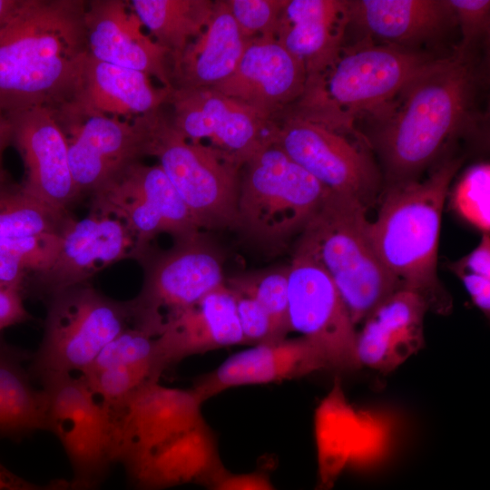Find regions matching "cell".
<instances>
[{"label":"cell","mask_w":490,"mask_h":490,"mask_svg":"<svg viewBox=\"0 0 490 490\" xmlns=\"http://www.w3.org/2000/svg\"><path fill=\"white\" fill-rule=\"evenodd\" d=\"M475 52L456 47L436 58L369 118L366 140L389 184L416 180L473 120L482 76Z\"/></svg>","instance_id":"cell-1"},{"label":"cell","mask_w":490,"mask_h":490,"mask_svg":"<svg viewBox=\"0 0 490 490\" xmlns=\"http://www.w3.org/2000/svg\"><path fill=\"white\" fill-rule=\"evenodd\" d=\"M86 2L21 0L0 29L1 113L71 103L89 55Z\"/></svg>","instance_id":"cell-2"},{"label":"cell","mask_w":490,"mask_h":490,"mask_svg":"<svg viewBox=\"0 0 490 490\" xmlns=\"http://www.w3.org/2000/svg\"><path fill=\"white\" fill-rule=\"evenodd\" d=\"M461 162L446 159L423 181L389 184L370 221L376 251L399 289L416 292L441 314L451 309L436 270L442 212Z\"/></svg>","instance_id":"cell-3"},{"label":"cell","mask_w":490,"mask_h":490,"mask_svg":"<svg viewBox=\"0 0 490 490\" xmlns=\"http://www.w3.org/2000/svg\"><path fill=\"white\" fill-rule=\"evenodd\" d=\"M437 57L366 38L343 44L322 73L307 78L301 97L286 112L358 137L355 121L382 110Z\"/></svg>","instance_id":"cell-4"},{"label":"cell","mask_w":490,"mask_h":490,"mask_svg":"<svg viewBox=\"0 0 490 490\" xmlns=\"http://www.w3.org/2000/svg\"><path fill=\"white\" fill-rule=\"evenodd\" d=\"M299 237L337 286L355 326L399 289L376 251L367 207L358 199L329 191Z\"/></svg>","instance_id":"cell-5"},{"label":"cell","mask_w":490,"mask_h":490,"mask_svg":"<svg viewBox=\"0 0 490 490\" xmlns=\"http://www.w3.org/2000/svg\"><path fill=\"white\" fill-rule=\"evenodd\" d=\"M242 168L237 230L264 247L301 234L329 191L274 143Z\"/></svg>","instance_id":"cell-6"},{"label":"cell","mask_w":490,"mask_h":490,"mask_svg":"<svg viewBox=\"0 0 490 490\" xmlns=\"http://www.w3.org/2000/svg\"><path fill=\"white\" fill-rule=\"evenodd\" d=\"M142 119L144 155L159 160L200 228L237 230L240 168L221 151L184 138L160 109Z\"/></svg>","instance_id":"cell-7"},{"label":"cell","mask_w":490,"mask_h":490,"mask_svg":"<svg viewBox=\"0 0 490 490\" xmlns=\"http://www.w3.org/2000/svg\"><path fill=\"white\" fill-rule=\"evenodd\" d=\"M132 325L128 301L112 299L90 284L47 299L44 331L28 371L40 384L81 373L116 336Z\"/></svg>","instance_id":"cell-8"},{"label":"cell","mask_w":490,"mask_h":490,"mask_svg":"<svg viewBox=\"0 0 490 490\" xmlns=\"http://www.w3.org/2000/svg\"><path fill=\"white\" fill-rule=\"evenodd\" d=\"M47 402V429L70 462L72 487L99 490L114 464L112 418L79 374L41 384Z\"/></svg>","instance_id":"cell-9"},{"label":"cell","mask_w":490,"mask_h":490,"mask_svg":"<svg viewBox=\"0 0 490 490\" xmlns=\"http://www.w3.org/2000/svg\"><path fill=\"white\" fill-rule=\"evenodd\" d=\"M290 331L313 343L329 369L361 367L357 355V330L332 279L315 255L298 241L288 266Z\"/></svg>","instance_id":"cell-10"},{"label":"cell","mask_w":490,"mask_h":490,"mask_svg":"<svg viewBox=\"0 0 490 490\" xmlns=\"http://www.w3.org/2000/svg\"><path fill=\"white\" fill-rule=\"evenodd\" d=\"M144 279L139 294L129 300L132 325L158 336L171 316L193 305L225 282L220 255L201 235L178 240L170 250L141 258Z\"/></svg>","instance_id":"cell-11"},{"label":"cell","mask_w":490,"mask_h":490,"mask_svg":"<svg viewBox=\"0 0 490 490\" xmlns=\"http://www.w3.org/2000/svg\"><path fill=\"white\" fill-rule=\"evenodd\" d=\"M273 143L329 191L352 196L367 208L376 200L377 166L347 133L284 112L277 119Z\"/></svg>","instance_id":"cell-12"},{"label":"cell","mask_w":490,"mask_h":490,"mask_svg":"<svg viewBox=\"0 0 490 490\" xmlns=\"http://www.w3.org/2000/svg\"><path fill=\"white\" fill-rule=\"evenodd\" d=\"M172 122L187 140L209 139L240 169L273 143L277 120L211 88L171 89Z\"/></svg>","instance_id":"cell-13"},{"label":"cell","mask_w":490,"mask_h":490,"mask_svg":"<svg viewBox=\"0 0 490 490\" xmlns=\"http://www.w3.org/2000/svg\"><path fill=\"white\" fill-rule=\"evenodd\" d=\"M191 388L150 382L113 409V457L123 467L183 434L203 418Z\"/></svg>","instance_id":"cell-14"},{"label":"cell","mask_w":490,"mask_h":490,"mask_svg":"<svg viewBox=\"0 0 490 490\" xmlns=\"http://www.w3.org/2000/svg\"><path fill=\"white\" fill-rule=\"evenodd\" d=\"M61 235L58 254L49 269L28 278L32 289L46 299L88 283L105 268L122 260H138L137 243L118 218L90 208L83 219L70 216Z\"/></svg>","instance_id":"cell-15"},{"label":"cell","mask_w":490,"mask_h":490,"mask_svg":"<svg viewBox=\"0 0 490 490\" xmlns=\"http://www.w3.org/2000/svg\"><path fill=\"white\" fill-rule=\"evenodd\" d=\"M56 118L67 140L70 170L79 195L93 193L144 156L142 116L133 120L99 114Z\"/></svg>","instance_id":"cell-16"},{"label":"cell","mask_w":490,"mask_h":490,"mask_svg":"<svg viewBox=\"0 0 490 490\" xmlns=\"http://www.w3.org/2000/svg\"><path fill=\"white\" fill-rule=\"evenodd\" d=\"M5 116L24 166L21 184L52 207L69 211L80 195L70 170L67 140L54 112L35 107Z\"/></svg>","instance_id":"cell-17"},{"label":"cell","mask_w":490,"mask_h":490,"mask_svg":"<svg viewBox=\"0 0 490 490\" xmlns=\"http://www.w3.org/2000/svg\"><path fill=\"white\" fill-rule=\"evenodd\" d=\"M303 63L274 38L251 39L235 70L211 87L270 119H278L302 95Z\"/></svg>","instance_id":"cell-18"},{"label":"cell","mask_w":490,"mask_h":490,"mask_svg":"<svg viewBox=\"0 0 490 490\" xmlns=\"http://www.w3.org/2000/svg\"><path fill=\"white\" fill-rule=\"evenodd\" d=\"M84 27L88 51L93 57L142 72L172 89L171 55L143 32V25L129 1H87Z\"/></svg>","instance_id":"cell-19"},{"label":"cell","mask_w":490,"mask_h":490,"mask_svg":"<svg viewBox=\"0 0 490 490\" xmlns=\"http://www.w3.org/2000/svg\"><path fill=\"white\" fill-rule=\"evenodd\" d=\"M329 369L322 352L303 337L253 345L199 377L191 390L204 403L229 388L302 377Z\"/></svg>","instance_id":"cell-20"},{"label":"cell","mask_w":490,"mask_h":490,"mask_svg":"<svg viewBox=\"0 0 490 490\" xmlns=\"http://www.w3.org/2000/svg\"><path fill=\"white\" fill-rule=\"evenodd\" d=\"M244 344L234 296L225 282L168 318L155 337L163 372L190 356Z\"/></svg>","instance_id":"cell-21"},{"label":"cell","mask_w":490,"mask_h":490,"mask_svg":"<svg viewBox=\"0 0 490 490\" xmlns=\"http://www.w3.org/2000/svg\"><path fill=\"white\" fill-rule=\"evenodd\" d=\"M349 23L377 44L426 52L456 20L448 0H349Z\"/></svg>","instance_id":"cell-22"},{"label":"cell","mask_w":490,"mask_h":490,"mask_svg":"<svg viewBox=\"0 0 490 490\" xmlns=\"http://www.w3.org/2000/svg\"><path fill=\"white\" fill-rule=\"evenodd\" d=\"M428 304L416 292L398 289L379 302L362 321L357 334L360 365L383 373L396 369L424 343Z\"/></svg>","instance_id":"cell-23"},{"label":"cell","mask_w":490,"mask_h":490,"mask_svg":"<svg viewBox=\"0 0 490 490\" xmlns=\"http://www.w3.org/2000/svg\"><path fill=\"white\" fill-rule=\"evenodd\" d=\"M124 469L132 490H165L186 484L207 488L226 468L216 435L203 417Z\"/></svg>","instance_id":"cell-24"},{"label":"cell","mask_w":490,"mask_h":490,"mask_svg":"<svg viewBox=\"0 0 490 490\" xmlns=\"http://www.w3.org/2000/svg\"><path fill=\"white\" fill-rule=\"evenodd\" d=\"M170 93V88L154 87L142 72L97 60L89 54L77 93L55 114H99L133 120L168 103Z\"/></svg>","instance_id":"cell-25"},{"label":"cell","mask_w":490,"mask_h":490,"mask_svg":"<svg viewBox=\"0 0 490 490\" xmlns=\"http://www.w3.org/2000/svg\"><path fill=\"white\" fill-rule=\"evenodd\" d=\"M162 373L154 334L132 325L111 340L79 375L102 405L113 409L142 386L159 381Z\"/></svg>","instance_id":"cell-26"},{"label":"cell","mask_w":490,"mask_h":490,"mask_svg":"<svg viewBox=\"0 0 490 490\" xmlns=\"http://www.w3.org/2000/svg\"><path fill=\"white\" fill-rule=\"evenodd\" d=\"M348 23V1L287 0L276 40L303 63L309 78L334 61Z\"/></svg>","instance_id":"cell-27"},{"label":"cell","mask_w":490,"mask_h":490,"mask_svg":"<svg viewBox=\"0 0 490 490\" xmlns=\"http://www.w3.org/2000/svg\"><path fill=\"white\" fill-rule=\"evenodd\" d=\"M250 40L240 33L226 0L214 2L211 20L172 67V88H211L235 70Z\"/></svg>","instance_id":"cell-28"},{"label":"cell","mask_w":490,"mask_h":490,"mask_svg":"<svg viewBox=\"0 0 490 490\" xmlns=\"http://www.w3.org/2000/svg\"><path fill=\"white\" fill-rule=\"evenodd\" d=\"M31 352L0 336V437L18 442L47 429V402L34 387L28 368Z\"/></svg>","instance_id":"cell-29"},{"label":"cell","mask_w":490,"mask_h":490,"mask_svg":"<svg viewBox=\"0 0 490 490\" xmlns=\"http://www.w3.org/2000/svg\"><path fill=\"white\" fill-rule=\"evenodd\" d=\"M358 430V412L348 403L340 380L336 377L314 414L318 466L315 490L332 489L348 465Z\"/></svg>","instance_id":"cell-30"},{"label":"cell","mask_w":490,"mask_h":490,"mask_svg":"<svg viewBox=\"0 0 490 490\" xmlns=\"http://www.w3.org/2000/svg\"><path fill=\"white\" fill-rule=\"evenodd\" d=\"M211 0H132L131 7L151 37L171 55L172 67L209 24Z\"/></svg>","instance_id":"cell-31"},{"label":"cell","mask_w":490,"mask_h":490,"mask_svg":"<svg viewBox=\"0 0 490 490\" xmlns=\"http://www.w3.org/2000/svg\"><path fill=\"white\" fill-rule=\"evenodd\" d=\"M117 174L158 212L176 240L201 235V229L159 164L135 161Z\"/></svg>","instance_id":"cell-32"},{"label":"cell","mask_w":490,"mask_h":490,"mask_svg":"<svg viewBox=\"0 0 490 490\" xmlns=\"http://www.w3.org/2000/svg\"><path fill=\"white\" fill-rule=\"evenodd\" d=\"M70 216L68 211L28 192L9 175L0 180V238L60 233Z\"/></svg>","instance_id":"cell-33"},{"label":"cell","mask_w":490,"mask_h":490,"mask_svg":"<svg viewBox=\"0 0 490 490\" xmlns=\"http://www.w3.org/2000/svg\"><path fill=\"white\" fill-rule=\"evenodd\" d=\"M228 287L251 295L270 316L279 339L290 332L288 303V267L225 280Z\"/></svg>","instance_id":"cell-34"},{"label":"cell","mask_w":490,"mask_h":490,"mask_svg":"<svg viewBox=\"0 0 490 490\" xmlns=\"http://www.w3.org/2000/svg\"><path fill=\"white\" fill-rule=\"evenodd\" d=\"M453 210L483 233L490 230V165L479 162L462 173L450 195Z\"/></svg>","instance_id":"cell-35"},{"label":"cell","mask_w":490,"mask_h":490,"mask_svg":"<svg viewBox=\"0 0 490 490\" xmlns=\"http://www.w3.org/2000/svg\"><path fill=\"white\" fill-rule=\"evenodd\" d=\"M358 430L348 464L358 468H370L387 454L394 435V421L385 412H358Z\"/></svg>","instance_id":"cell-36"},{"label":"cell","mask_w":490,"mask_h":490,"mask_svg":"<svg viewBox=\"0 0 490 490\" xmlns=\"http://www.w3.org/2000/svg\"><path fill=\"white\" fill-rule=\"evenodd\" d=\"M226 3L246 39H276L287 0H226Z\"/></svg>","instance_id":"cell-37"},{"label":"cell","mask_w":490,"mask_h":490,"mask_svg":"<svg viewBox=\"0 0 490 490\" xmlns=\"http://www.w3.org/2000/svg\"><path fill=\"white\" fill-rule=\"evenodd\" d=\"M60 245V233L0 238V256L18 261L33 275L51 267L58 254Z\"/></svg>","instance_id":"cell-38"},{"label":"cell","mask_w":490,"mask_h":490,"mask_svg":"<svg viewBox=\"0 0 490 490\" xmlns=\"http://www.w3.org/2000/svg\"><path fill=\"white\" fill-rule=\"evenodd\" d=\"M462 39L456 47L461 51H475L477 44L486 38L490 29V1L448 0Z\"/></svg>","instance_id":"cell-39"},{"label":"cell","mask_w":490,"mask_h":490,"mask_svg":"<svg viewBox=\"0 0 490 490\" xmlns=\"http://www.w3.org/2000/svg\"><path fill=\"white\" fill-rule=\"evenodd\" d=\"M230 289L234 296L244 343L257 345L281 340L278 338L272 321L261 305L251 295Z\"/></svg>","instance_id":"cell-40"},{"label":"cell","mask_w":490,"mask_h":490,"mask_svg":"<svg viewBox=\"0 0 490 490\" xmlns=\"http://www.w3.org/2000/svg\"><path fill=\"white\" fill-rule=\"evenodd\" d=\"M270 474L268 466L247 473H232L225 469L207 490H277Z\"/></svg>","instance_id":"cell-41"},{"label":"cell","mask_w":490,"mask_h":490,"mask_svg":"<svg viewBox=\"0 0 490 490\" xmlns=\"http://www.w3.org/2000/svg\"><path fill=\"white\" fill-rule=\"evenodd\" d=\"M22 294L20 289L0 285V336L5 328L33 319L24 305Z\"/></svg>","instance_id":"cell-42"},{"label":"cell","mask_w":490,"mask_h":490,"mask_svg":"<svg viewBox=\"0 0 490 490\" xmlns=\"http://www.w3.org/2000/svg\"><path fill=\"white\" fill-rule=\"evenodd\" d=\"M457 276L473 274L490 279V236L483 233L477 246L467 255L450 266Z\"/></svg>","instance_id":"cell-43"},{"label":"cell","mask_w":490,"mask_h":490,"mask_svg":"<svg viewBox=\"0 0 490 490\" xmlns=\"http://www.w3.org/2000/svg\"><path fill=\"white\" fill-rule=\"evenodd\" d=\"M70 481L55 478L47 484L31 483L7 469L0 462V490H67Z\"/></svg>","instance_id":"cell-44"},{"label":"cell","mask_w":490,"mask_h":490,"mask_svg":"<svg viewBox=\"0 0 490 490\" xmlns=\"http://www.w3.org/2000/svg\"><path fill=\"white\" fill-rule=\"evenodd\" d=\"M457 277L461 279L473 303L485 315H488L490 311V279L473 274H460Z\"/></svg>","instance_id":"cell-45"},{"label":"cell","mask_w":490,"mask_h":490,"mask_svg":"<svg viewBox=\"0 0 490 490\" xmlns=\"http://www.w3.org/2000/svg\"><path fill=\"white\" fill-rule=\"evenodd\" d=\"M30 273L18 261L0 256V285L24 290Z\"/></svg>","instance_id":"cell-46"},{"label":"cell","mask_w":490,"mask_h":490,"mask_svg":"<svg viewBox=\"0 0 490 490\" xmlns=\"http://www.w3.org/2000/svg\"><path fill=\"white\" fill-rule=\"evenodd\" d=\"M12 143V128L6 116L0 113V180L8 176L3 167V153L5 148Z\"/></svg>","instance_id":"cell-47"},{"label":"cell","mask_w":490,"mask_h":490,"mask_svg":"<svg viewBox=\"0 0 490 490\" xmlns=\"http://www.w3.org/2000/svg\"><path fill=\"white\" fill-rule=\"evenodd\" d=\"M21 0H0V29L17 9Z\"/></svg>","instance_id":"cell-48"},{"label":"cell","mask_w":490,"mask_h":490,"mask_svg":"<svg viewBox=\"0 0 490 490\" xmlns=\"http://www.w3.org/2000/svg\"><path fill=\"white\" fill-rule=\"evenodd\" d=\"M67 490H78V489H75V488L72 487L71 485L69 484V486H68Z\"/></svg>","instance_id":"cell-49"}]
</instances>
